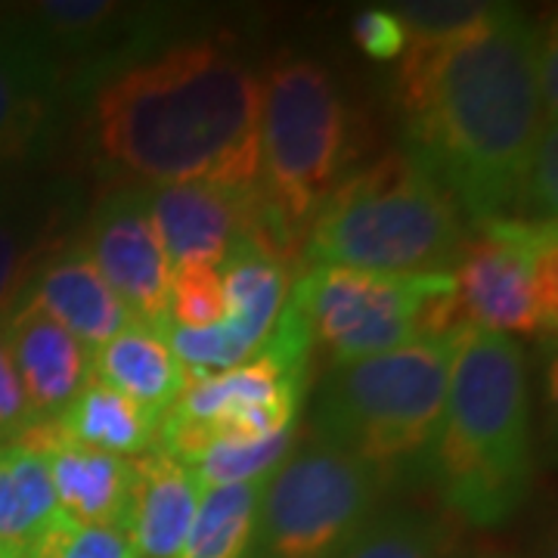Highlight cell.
Listing matches in <instances>:
<instances>
[{
	"label": "cell",
	"instance_id": "obj_30",
	"mask_svg": "<svg viewBox=\"0 0 558 558\" xmlns=\"http://www.w3.org/2000/svg\"><path fill=\"white\" fill-rule=\"evenodd\" d=\"M453 558H515V556H506V553H469V556H453Z\"/></svg>",
	"mask_w": 558,
	"mask_h": 558
},
{
	"label": "cell",
	"instance_id": "obj_4",
	"mask_svg": "<svg viewBox=\"0 0 558 558\" xmlns=\"http://www.w3.org/2000/svg\"><path fill=\"white\" fill-rule=\"evenodd\" d=\"M459 202L413 156L391 153L351 171L304 236L311 267L453 274L469 245Z\"/></svg>",
	"mask_w": 558,
	"mask_h": 558
},
{
	"label": "cell",
	"instance_id": "obj_25",
	"mask_svg": "<svg viewBox=\"0 0 558 558\" xmlns=\"http://www.w3.org/2000/svg\"><path fill=\"white\" fill-rule=\"evenodd\" d=\"M20 558H137V553L119 527L78 524L57 512Z\"/></svg>",
	"mask_w": 558,
	"mask_h": 558
},
{
	"label": "cell",
	"instance_id": "obj_27",
	"mask_svg": "<svg viewBox=\"0 0 558 558\" xmlns=\"http://www.w3.org/2000/svg\"><path fill=\"white\" fill-rule=\"evenodd\" d=\"M490 3H400L391 7L410 38H447L484 16Z\"/></svg>",
	"mask_w": 558,
	"mask_h": 558
},
{
	"label": "cell",
	"instance_id": "obj_24",
	"mask_svg": "<svg viewBox=\"0 0 558 558\" xmlns=\"http://www.w3.org/2000/svg\"><path fill=\"white\" fill-rule=\"evenodd\" d=\"M295 440V425L260 440H218L193 465L202 487H230L267 478L289 457Z\"/></svg>",
	"mask_w": 558,
	"mask_h": 558
},
{
	"label": "cell",
	"instance_id": "obj_28",
	"mask_svg": "<svg viewBox=\"0 0 558 558\" xmlns=\"http://www.w3.org/2000/svg\"><path fill=\"white\" fill-rule=\"evenodd\" d=\"M351 35L360 50L376 62H395L407 50V28L398 13L388 7L360 10L351 22Z\"/></svg>",
	"mask_w": 558,
	"mask_h": 558
},
{
	"label": "cell",
	"instance_id": "obj_10",
	"mask_svg": "<svg viewBox=\"0 0 558 558\" xmlns=\"http://www.w3.org/2000/svg\"><path fill=\"white\" fill-rule=\"evenodd\" d=\"M178 13L171 7L116 0H47L28 7L16 25L57 72L65 100L90 97L128 65L165 50Z\"/></svg>",
	"mask_w": 558,
	"mask_h": 558
},
{
	"label": "cell",
	"instance_id": "obj_16",
	"mask_svg": "<svg viewBox=\"0 0 558 558\" xmlns=\"http://www.w3.org/2000/svg\"><path fill=\"white\" fill-rule=\"evenodd\" d=\"M0 336L35 418L62 416L90 379V351L32 304H20L3 319Z\"/></svg>",
	"mask_w": 558,
	"mask_h": 558
},
{
	"label": "cell",
	"instance_id": "obj_21",
	"mask_svg": "<svg viewBox=\"0 0 558 558\" xmlns=\"http://www.w3.org/2000/svg\"><path fill=\"white\" fill-rule=\"evenodd\" d=\"M57 512L47 462L16 440L0 444V549L20 558Z\"/></svg>",
	"mask_w": 558,
	"mask_h": 558
},
{
	"label": "cell",
	"instance_id": "obj_14",
	"mask_svg": "<svg viewBox=\"0 0 558 558\" xmlns=\"http://www.w3.org/2000/svg\"><path fill=\"white\" fill-rule=\"evenodd\" d=\"M16 444L47 462L57 506L65 519L97 527H119L128 534L134 462L75 444L57 418L32 422Z\"/></svg>",
	"mask_w": 558,
	"mask_h": 558
},
{
	"label": "cell",
	"instance_id": "obj_5",
	"mask_svg": "<svg viewBox=\"0 0 558 558\" xmlns=\"http://www.w3.org/2000/svg\"><path fill=\"white\" fill-rule=\"evenodd\" d=\"M457 332L332 366L317 398V444L373 469L388 487L425 478L444 422Z\"/></svg>",
	"mask_w": 558,
	"mask_h": 558
},
{
	"label": "cell",
	"instance_id": "obj_12",
	"mask_svg": "<svg viewBox=\"0 0 558 558\" xmlns=\"http://www.w3.org/2000/svg\"><path fill=\"white\" fill-rule=\"evenodd\" d=\"M140 190L171 267H220L242 245H255L267 258L279 260L260 193L240 196L208 183Z\"/></svg>",
	"mask_w": 558,
	"mask_h": 558
},
{
	"label": "cell",
	"instance_id": "obj_23",
	"mask_svg": "<svg viewBox=\"0 0 558 558\" xmlns=\"http://www.w3.org/2000/svg\"><path fill=\"white\" fill-rule=\"evenodd\" d=\"M453 531L416 509L379 512L341 558H453Z\"/></svg>",
	"mask_w": 558,
	"mask_h": 558
},
{
	"label": "cell",
	"instance_id": "obj_15",
	"mask_svg": "<svg viewBox=\"0 0 558 558\" xmlns=\"http://www.w3.org/2000/svg\"><path fill=\"white\" fill-rule=\"evenodd\" d=\"M57 72L16 22L0 25V165L50 149L65 106Z\"/></svg>",
	"mask_w": 558,
	"mask_h": 558
},
{
	"label": "cell",
	"instance_id": "obj_3",
	"mask_svg": "<svg viewBox=\"0 0 558 558\" xmlns=\"http://www.w3.org/2000/svg\"><path fill=\"white\" fill-rule=\"evenodd\" d=\"M531 478V400L521 344L478 326H459L425 481L469 527H497L519 512Z\"/></svg>",
	"mask_w": 558,
	"mask_h": 558
},
{
	"label": "cell",
	"instance_id": "obj_26",
	"mask_svg": "<svg viewBox=\"0 0 558 558\" xmlns=\"http://www.w3.org/2000/svg\"><path fill=\"white\" fill-rule=\"evenodd\" d=\"M227 317V299L218 267H174L171 274V304H168V326L180 329H208Z\"/></svg>",
	"mask_w": 558,
	"mask_h": 558
},
{
	"label": "cell",
	"instance_id": "obj_1",
	"mask_svg": "<svg viewBox=\"0 0 558 558\" xmlns=\"http://www.w3.org/2000/svg\"><path fill=\"white\" fill-rule=\"evenodd\" d=\"M539 32L506 3L447 38H410L398 65L407 156L475 223L515 218L546 119ZM521 218V211H519Z\"/></svg>",
	"mask_w": 558,
	"mask_h": 558
},
{
	"label": "cell",
	"instance_id": "obj_8",
	"mask_svg": "<svg viewBox=\"0 0 558 558\" xmlns=\"http://www.w3.org/2000/svg\"><path fill=\"white\" fill-rule=\"evenodd\" d=\"M385 484L360 459L314 444L267 478L248 558H341L376 519Z\"/></svg>",
	"mask_w": 558,
	"mask_h": 558
},
{
	"label": "cell",
	"instance_id": "obj_29",
	"mask_svg": "<svg viewBox=\"0 0 558 558\" xmlns=\"http://www.w3.org/2000/svg\"><path fill=\"white\" fill-rule=\"evenodd\" d=\"M32 422H38V418L28 407V398L22 391V381L13 369L10 351H7V341L0 336V444L20 438Z\"/></svg>",
	"mask_w": 558,
	"mask_h": 558
},
{
	"label": "cell",
	"instance_id": "obj_13",
	"mask_svg": "<svg viewBox=\"0 0 558 558\" xmlns=\"http://www.w3.org/2000/svg\"><path fill=\"white\" fill-rule=\"evenodd\" d=\"M81 190L72 180L0 186V326L25 299L40 267L72 240Z\"/></svg>",
	"mask_w": 558,
	"mask_h": 558
},
{
	"label": "cell",
	"instance_id": "obj_6",
	"mask_svg": "<svg viewBox=\"0 0 558 558\" xmlns=\"http://www.w3.org/2000/svg\"><path fill=\"white\" fill-rule=\"evenodd\" d=\"M354 159V116L332 72L307 57L274 62L260 78V199L282 258H295Z\"/></svg>",
	"mask_w": 558,
	"mask_h": 558
},
{
	"label": "cell",
	"instance_id": "obj_17",
	"mask_svg": "<svg viewBox=\"0 0 558 558\" xmlns=\"http://www.w3.org/2000/svg\"><path fill=\"white\" fill-rule=\"evenodd\" d=\"M22 304H32L57 319L90 354L119 336L128 323H134L81 242H69L60 255L40 267Z\"/></svg>",
	"mask_w": 558,
	"mask_h": 558
},
{
	"label": "cell",
	"instance_id": "obj_20",
	"mask_svg": "<svg viewBox=\"0 0 558 558\" xmlns=\"http://www.w3.org/2000/svg\"><path fill=\"white\" fill-rule=\"evenodd\" d=\"M57 422L75 444L116 457H140L153 450L159 438V416L94 379H87L78 398L62 410Z\"/></svg>",
	"mask_w": 558,
	"mask_h": 558
},
{
	"label": "cell",
	"instance_id": "obj_18",
	"mask_svg": "<svg viewBox=\"0 0 558 558\" xmlns=\"http://www.w3.org/2000/svg\"><path fill=\"white\" fill-rule=\"evenodd\" d=\"M202 490L196 472L159 447L134 459L128 537L137 558H180Z\"/></svg>",
	"mask_w": 558,
	"mask_h": 558
},
{
	"label": "cell",
	"instance_id": "obj_22",
	"mask_svg": "<svg viewBox=\"0 0 558 558\" xmlns=\"http://www.w3.org/2000/svg\"><path fill=\"white\" fill-rule=\"evenodd\" d=\"M267 478L205 487L180 558H248Z\"/></svg>",
	"mask_w": 558,
	"mask_h": 558
},
{
	"label": "cell",
	"instance_id": "obj_7",
	"mask_svg": "<svg viewBox=\"0 0 558 558\" xmlns=\"http://www.w3.org/2000/svg\"><path fill=\"white\" fill-rule=\"evenodd\" d=\"M289 304L332 366H344L465 326L453 274H379L354 267H311Z\"/></svg>",
	"mask_w": 558,
	"mask_h": 558
},
{
	"label": "cell",
	"instance_id": "obj_11",
	"mask_svg": "<svg viewBox=\"0 0 558 558\" xmlns=\"http://www.w3.org/2000/svg\"><path fill=\"white\" fill-rule=\"evenodd\" d=\"M84 252L90 255L100 277L119 295L134 323L168 329L171 304V260L161 248L159 233L146 211L140 186L109 190L84 227Z\"/></svg>",
	"mask_w": 558,
	"mask_h": 558
},
{
	"label": "cell",
	"instance_id": "obj_19",
	"mask_svg": "<svg viewBox=\"0 0 558 558\" xmlns=\"http://www.w3.org/2000/svg\"><path fill=\"white\" fill-rule=\"evenodd\" d=\"M90 379L161 418L186 391V366L153 326L128 323L90 354Z\"/></svg>",
	"mask_w": 558,
	"mask_h": 558
},
{
	"label": "cell",
	"instance_id": "obj_2",
	"mask_svg": "<svg viewBox=\"0 0 558 558\" xmlns=\"http://www.w3.org/2000/svg\"><path fill=\"white\" fill-rule=\"evenodd\" d=\"M84 137L106 174L128 186L208 183L260 193V78L236 47L193 38L100 84Z\"/></svg>",
	"mask_w": 558,
	"mask_h": 558
},
{
	"label": "cell",
	"instance_id": "obj_9",
	"mask_svg": "<svg viewBox=\"0 0 558 558\" xmlns=\"http://www.w3.org/2000/svg\"><path fill=\"white\" fill-rule=\"evenodd\" d=\"M556 220L497 218L478 223L457 270L465 326L499 336H543L558 319Z\"/></svg>",
	"mask_w": 558,
	"mask_h": 558
}]
</instances>
